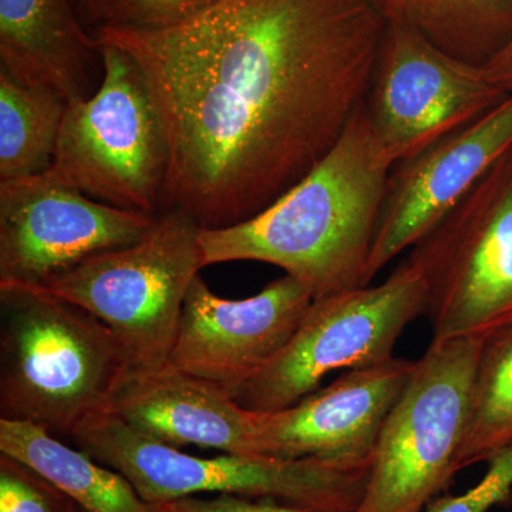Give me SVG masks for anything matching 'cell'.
<instances>
[{"label":"cell","instance_id":"obj_1","mask_svg":"<svg viewBox=\"0 0 512 512\" xmlns=\"http://www.w3.org/2000/svg\"><path fill=\"white\" fill-rule=\"evenodd\" d=\"M379 0H221L161 30L97 26L140 67L168 147L164 210L247 221L299 183L365 106Z\"/></svg>","mask_w":512,"mask_h":512},{"label":"cell","instance_id":"obj_2","mask_svg":"<svg viewBox=\"0 0 512 512\" xmlns=\"http://www.w3.org/2000/svg\"><path fill=\"white\" fill-rule=\"evenodd\" d=\"M394 165L363 106L328 156L271 205L231 227L201 228L202 265H275L315 299L370 285L367 265Z\"/></svg>","mask_w":512,"mask_h":512},{"label":"cell","instance_id":"obj_3","mask_svg":"<svg viewBox=\"0 0 512 512\" xmlns=\"http://www.w3.org/2000/svg\"><path fill=\"white\" fill-rule=\"evenodd\" d=\"M128 372L119 340L92 313L36 286L0 285V419L72 440L111 410Z\"/></svg>","mask_w":512,"mask_h":512},{"label":"cell","instance_id":"obj_4","mask_svg":"<svg viewBox=\"0 0 512 512\" xmlns=\"http://www.w3.org/2000/svg\"><path fill=\"white\" fill-rule=\"evenodd\" d=\"M70 441L123 474L150 504L191 495L229 494L319 512H356L372 466L251 454L191 456L137 433L110 410L84 421Z\"/></svg>","mask_w":512,"mask_h":512},{"label":"cell","instance_id":"obj_5","mask_svg":"<svg viewBox=\"0 0 512 512\" xmlns=\"http://www.w3.org/2000/svg\"><path fill=\"white\" fill-rule=\"evenodd\" d=\"M200 229L185 212L164 210L134 244L90 256L36 288L99 318L130 372H153L168 365L185 296L204 268Z\"/></svg>","mask_w":512,"mask_h":512},{"label":"cell","instance_id":"obj_6","mask_svg":"<svg viewBox=\"0 0 512 512\" xmlns=\"http://www.w3.org/2000/svg\"><path fill=\"white\" fill-rule=\"evenodd\" d=\"M100 46L96 93L66 104L50 183L121 210L157 215L163 205L168 147L160 116L137 63Z\"/></svg>","mask_w":512,"mask_h":512},{"label":"cell","instance_id":"obj_7","mask_svg":"<svg viewBox=\"0 0 512 512\" xmlns=\"http://www.w3.org/2000/svg\"><path fill=\"white\" fill-rule=\"evenodd\" d=\"M484 338L433 340L387 417L356 512H423L458 473Z\"/></svg>","mask_w":512,"mask_h":512},{"label":"cell","instance_id":"obj_8","mask_svg":"<svg viewBox=\"0 0 512 512\" xmlns=\"http://www.w3.org/2000/svg\"><path fill=\"white\" fill-rule=\"evenodd\" d=\"M426 309V279L407 256L383 284L315 299L288 345L234 399L252 412H276L318 390L336 370L392 360L400 335Z\"/></svg>","mask_w":512,"mask_h":512},{"label":"cell","instance_id":"obj_9","mask_svg":"<svg viewBox=\"0 0 512 512\" xmlns=\"http://www.w3.org/2000/svg\"><path fill=\"white\" fill-rule=\"evenodd\" d=\"M409 258L426 279L433 340L487 339L512 325L510 151Z\"/></svg>","mask_w":512,"mask_h":512},{"label":"cell","instance_id":"obj_10","mask_svg":"<svg viewBox=\"0 0 512 512\" xmlns=\"http://www.w3.org/2000/svg\"><path fill=\"white\" fill-rule=\"evenodd\" d=\"M508 96L485 67L448 55L409 23L389 19L365 111L397 164L470 126Z\"/></svg>","mask_w":512,"mask_h":512},{"label":"cell","instance_id":"obj_11","mask_svg":"<svg viewBox=\"0 0 512 512\" xmlns=\"http://www.w3.org/2000/svg\"><path fill=\"white\" fill-rule=\"evenodd\" d=\"M156 215L121 210L42 175L0 183V285L40 286L134 244Z\"/></svg>","mask_w":512,"mask_h":512},{"label":"cell","instance_id":"obj_12","mask_svg":"<svg viewBox=\"0 0 512 512\" xmlns=\"http://www.w3.org/2000/svg\"><path fill=\"white\" fill-rule=\"evenodd\" d=\"M315 296L291 275L229 301L195 276L178 322L171 366L237 393L288 345Z\"/></svg>","mask_w":512,"mask_h":512},{"label":"cell","instance_id":"obj_13","mask_svg":"<svg viewBox=\"0 0 512 512\" xmlns=\"http://www.w3.org/2000/svg\"><path fill=\"white\" fill-rule=\"evenodd\" d=\"M511 148L512 93L470 126L394 165L367 282L430 234Z\"/></svg>","mask_w":512,"mask_h":512},{"label":"cell","instance_id":"obj_14","mask_svg":"<svg viewBox=\"0 0 512 512\" xmlns=\"http://www.w3.org/2000/svg\"><path fill=\"white\" fill-rule=\"evenodd\" d=\"M416 362L399 359L346 370L329 386L276 412H255L258 456L372 464L380 431Z\"/></svg>","mask_w":512,"mask_h":512},{"label":"cell","instance_id":"obj_15","mask_svg":"<svg viewBox=\"0 0 512 512\" xmlns=\"http://www.w3.org/2000/svg\"><path fill=\"white\" fill-rule=\"evenodd\" d=\"M110 412L130 429L167 446L258 456L256 413L221 387L170 363L153 372L128 373L114 394Z\"/></svg>","mask_w":512,"mask_h":512},{"label":"cell","instance_id":"obj_16","mask_svg":"<svg viewBox=\"0 0 512 512\" xmlns=\"http://www.w3.org/2000/svg\"><path fill=\"white\" fill-rule=\"evenodd\" d=\"M94 56L99 42L73 0H0V69L18 82L47 87L66 103L86 99Z\"/></svg>","mask_w":512,"mask_h":512},{"label":"cell","instance_id":"obj_17","mask_svg":"<svg viewBox=\"0 0 512 512\" xmlns=\"http://www.w3.org/2000/svg\"><path fill=\"white\" fill-rule=\"evenodd\" d=\"M0 453L33 468L83 512H156L123 474L70 447L45 427L0 419Z\"/></svg>","mask_w":512,"mask_h":512},{"label":"cell","instance_id":"obj_18","mask_svg":"<svg viewBox=\"0 0 512 512\" xmlns=\"http://www.w3.org/2000/svg\"><path fill=\"white\" fill-rule=\"evenodd\" d=\"M389 19L412 25L434 46L487 66L512 40V0H379Z\"/></svg>","mask_w":512,"mask_h":512},{"label":"cell","instance_id":"obj_19","mask_svg":"<svg viewBox=\"0 0 512 512\" xmlns=\"http://www.w3.org/2000/svg\"><path fill=\"white\" fill-rule=\"evenodd\" d=\"M66 101L0 69V183L46 173L52 165Z\"/></svg>","mask_w":512,"mask_h":512},{"label":"cell","instance_id":"obj_20","mask_svg":"<svg viewBox=\"0 0 512 512\" xmlns=\"http://www.w3.org/2000/svg\"><path fill=\"white\" fill-rule=\"evenodd\" d=\"M512 444V325L485 339L478 357L458 471Z\"/></svg>","mask_w":512,"mask_h":512},{"label":"cell","instance_id":"obj_21","mask_svg":"<svg viewBox=\"0 0 512 512\" xmlns=\"http://www.w3.org/2000/svg\"><path fill=\"white\" fill-rule=\"evenodd\" d=\"M218 2L221 0H106L97 26L131 30L174 28L197 18Z\"/></svg>","mask_w":512,"mask_h":512},{"label":"cell","instance_id":"obj_22","mask_svg":"<svg viewBox=\"0 0 512 512\" xmlns=\"http://www.w3.org/2000/svg\"><path fill=\"white\" fill-rule=\"evenodd\" d=\"M72 501L22 461L0 453V512H69Z\"/></svg>","mask_w":512,"mask_h":512},{"label":"cell","instance_id":"obj_23","mask_svg":"<svg viewBox=\"0 0 512 512\" xmlns=\"http://www.w3.org/2000/svg\"><path fill=\"white\" fill-rule=\"evenodd\" d=\"M488 470L476 487L461 495L441 498L424 512H488L512 504V444L487 461Z\"/></svg>","mask_w":512,"mask_h":512},{"label":"cell","instance_id":"obj_24","mask_svg":"<svg viewBox=\"0 0 512 512\" xmlns=\"http://www.w3.org/2000/svg\"><path fill=\"white\" fill-rule=\"evenodd\" d=\"M151 505L156 512H319L281 501L229 494L191 495Z\"/></svg>","mask_w":512,"mask_h":512},{"label":"cell","instance_id":"obj_25","mask_svg":"<svg viewBox=\"0 0 512 512\" xmlns=\"http://www.w3.org/2000/svg\"><path fill=\"white\" fill-rule=\"evenodd\" d=\"M491 79L507 93H512V40L500 55L485 66Z\"/></svg>","mask_w":512,"mask_h":512},{"label":"cell","instance_id":"obj_26","mask_svg":"<svg viewBox=\"0 0 512 512\" xmlns=\"http://www.w3.org/2000/svg\"><path fill=\"white\" fill-rule=\"evenodd\" d=\"M73 2L83 22L90 23L96 28L106 0H73Z\"/></svg>","mask_w":512,"mask_h":512},{"label":"cell","instance_id":"obj_27","mask_svg":"<svg viewBox=\"0 0 512 512\" xmlns=\"http://www.w3.org/2000/svg\"><path fill=\"white\" fill-rule=\"evenodd\" d=\"M69 512H83V511L80 510V508L77 507V505L74 504L73 501H72V507H70V511Z\"/></svg>","mask_w":512,"mask_h":512},{"label":"cell","instance_id":"obj_28","mask_svg":"<svg viewBox=\"0 0 512 512\" xmlns=\"http://www.w3.org/2000/svg\"><path fill=\"white\" fill-rule=\"evenodd\" d=\"M510 158H511V164H512V148L510 150Z\"/></svg>","mask_w":512,"mask_h":512}]
</instances>
